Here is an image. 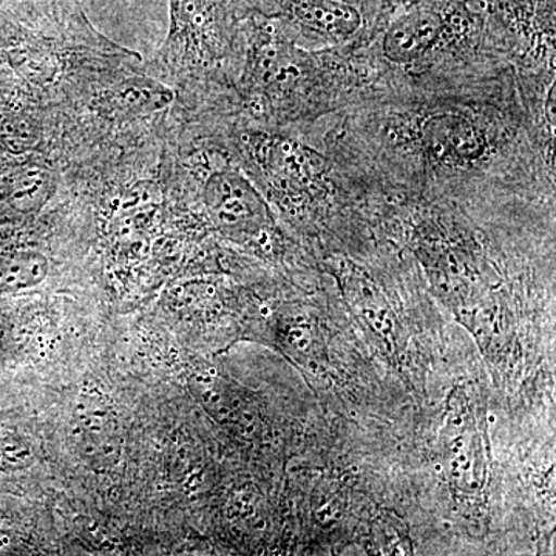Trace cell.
Segmentation results:
<instances>
[{
    "label": "cell",
    "mask_w": 556,
    "mask_h": 556,
    "mask_svg": "<svg viewBox=\"0 0 556 556\" xmlns=\"http://www.w3.org/2000/svg\"><path fill=\"white\" fill-rule=\"evenodd\" d=\"M70 441L87 466L108 471L123 456V426L115 405L104 394L84 391L70 416Z\"/></svg>",
    "instance_id": "3957f363"
},
{
    "label": "cell",
    "mask_w": 556,
    "mask_h": 556,
    "mask_svg": "<svg viewBox=\"0 0 556 556\" xmlns=\"http://www.w3.org/2000/svg\"><path fill=\"white\" fill-rule=\"evenodd\" d=\"M170 30L150 75L174 91L181 116L228 112L247 50L244 0H169Z\"/></svg>",
    "instance_id": "6da1fadb"
},
{
    "label": "cell",
    "mask_w": 556,
    "mask_h": 556,
    "mask_svg": "<svg viewBox=\"0 0 556 556\" xmlns=\"http://www.w3.org/2000/svg\"><path fill=\"white\" fill-rule=\"evenodd\" d=\"M3 62H5V61H3ZM14 70H16V68H14ZM17 72H21V70H17ZM22 73H27V72H22ZM73 73H76V75L84 76V78H87V79L98 80L94 78H90V76L86 75V73H80V72H73ZM28 75H33V73H28ZM64 75H72V73H64ZM36 76H42V75H36ZM47 76H61V75H47Z\"/></svg>",
    "instance_id": "277c9868"
},
{
    "label": "cell",
    "mask_w": 556,
    "mask_h": 556,
    "mask_svg": "<svg viewBox=\"0 0 556 556\" xmlns=\"http://www.w3.org/2000/svg\"><path fill=\"white\" fill-rule=\"evenodd\" d=\"M397 3V7L408 5V3L416 2V0H394Z\"/></svg>",
    "instance_id": "5b68a950"
},
{
    "label": "cell",
    "mask_w": 556,
    "mask_h": 556,
    "mask_svg": "<svg viewBox=\"0 0 556 556\" xmlns=\"http://www.w3.org/2000/svg\"><path fill=\"white\" fill-rule=\"evenodd\" d=\"M249 10L265 17L302 46L364 50L399 9L394 0H244Z\"/></svg>",
    "instance_id": "7a4b0ae2"
}]
</instances>
